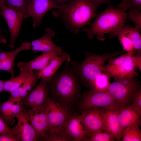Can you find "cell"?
<instances>
[{"mask_svg": "<svg viewBox=\"0 0 141 141\" xmlns=\"http://www.w3.org/2000/svg\"><path fill=\"white\" fill-rule=\"evenodd\" d=\"M128 104L141 116V88L134 94Z\"/></svg>", "mask_w": 141, "mask_h": 141, "instance_id": "d6a6232c", "label": "cell"}, {"mask_svg": "<svg viewBox=\"0 0 141 141\" xmlns=\"http://www.w3.org/2000/svg\"><path fill=\"white\" fill-rule=\"evenodd\" d=\"M10 128L5 124L0 116V133L9 131Z\"/></svg>", "mask_w": 141, "mask_h": 141, "instance_id": "f35d334b", "label": "cell"}, {"mask_svg": "<svg viewBox=\"0 0 141 141\" xmlns=\"http://www.w3.org/2000/svg\"><path fill=\"white\" fill-rule=\"evenodd\" d=\"M115 109L113 98L108 91L102 92L94 87L89 89L82 94L76 110L80 113L89 109Z\"/></svg>", "mask_w": 141, "mask_h": 141, "instance_id": "52a82bcc", "label": "cell"}, {"mask_svg": "<svg viewBox=\"0 0 141 141\" xmlns=\"http://www.w3.org/2000/svg\"><path fill=\"white\" fill-rule=\"evenodd\" d=\"M96 10L89 0H71L53 11L52 14L55 17L61 18L66 29L77 34L81 28L95 18Z\"/></svg>", "mask_w": 141, "mask_h": 141, "instance_id": "7a4b0ae2", "label": "cell"}, {"mask_svg": "<svg viewBox=\"0 0 141 141\" xmlns=\"http://www.w3.org/2000/svg\"><path fill=\"white\" fill-rule=\"evenodd\" d=\"M30 2L28 0H4L8 7L21 14L24 19L29 17L28 9Z\"/></svg>", "mask_w": 141, "mask_h": 141, "instance_id": "cb8c5ba5", "label": "cell"}, {"mask_svg": "<svg viewBox=\"0 0 141 141\" xmlns=\"http://www.w3.org/2000/svg\"><path fill=\"white\" fill-rule=\"evenodd\" d=\"M63 52L54 51L42 53V54L27 62H20L17 64L20 71L26 70L30 72L34 70L38 71L45 67L54 58L60 56Z\"/></svg>", "mask_w": 141, "mask_h": 141, "instance_id": "9a60e30c", "label": "cell"}, {"mask_svg": "<svg viewBox=\"0 0 141 141\" xmlns=\"http://www.w3.org/2000/svg\"><path fill=\"white\" fill-rule=\"evenodd\" d=\"M64 128L72 141H86L88 134L82 124L80 114L73 113Z\"/></svg>", "mask_w": 141, "mask_h": 141, "instance_id": "2e32d148", "label": "cell"}, {"mask_svg": "<svg viewBox=\"0 0 141 141\" xmlns=\"http://www.w3.org/2000/svg\"><path fill=\"white\" fill-rule=\"evenodd\" d=\"M103 109H91L81 112V122L88 134L99 130H106L103 120Z\"/></svg>", "mask_w": 141, "mask_h": 141, "instance_id": "4fadbf2b", "label": "cell"}, {"mask_svg": "<svg viewBox=\"0 0 141 141\" xmlns=\"http://www.w3.org/2000/svg\"><path fill=\"white\" fill-rule=\"evenodd\" d=\"M109 34L110 38L115 36H118L122 45L123 50L127 52L135 51L132 43L130 38L120 30Z\"/></svg>", "mask_w": 141, "mask_h": 141, "instance_id": "4316f807", "label": "cell"}, {"mask_svg": "<svg viewBox=\"0 0 141 141\" xmlns=\"http://www.w3.org/2000/svg\"><path fill=\"white\" fill-rule=\"evenodd\" d=\"M13 103L9 99L4 102L0 101V116L5 124L10 127H11L15 122L11 109Z\"/></svg>", "mask_w": 141, "mask_h": 141, "instance_id": "7402d4cb", "label": "cell"}, {"mask_svg": "<svg viewBox=\"0 0 141 141\" xmlns=\"http://www.w3.org/2000/svg\"><path fill=\"white\" fill-rule=\"evenodd\" d=\"M110 78L107 74L102 72L96 78L93 87L101 91H107L110 83Z\"/></svg>", "mask_w": 141, "mask_h": 141, "instance_id": "f1b7e54d", "label": "cell"}, {"mask_svg": "<svg viewBox=\"0 0 141 141\" xmlns=\"http://www.w3.org/2000/svg\"><path fill=\"white\" fill-rule=\"evenodd\" d=\"M122 50L112 52H105L100 55L88 51L84 52L85 57L80 62L74 60L70 66L73 72L79 77L81 83L85 87H93L96 77L102 72L101 68L106 61L110 58L121 54Z\"/></svg>", "mask_w": 141, "mask_h": 141, "instance_id": "277c9868", "label": "cell"}, {"mask_svg": "<svg viewBox=\"0 0 141 141\" xmlns=\"http://www.w3.org/2000/svg\"><path fill=\"white\" fill-rule=\"evenodd\" d=\"M94 21L83 31L86 33L88 38L92 39L94 36L101 41L105 40V34H109L121 29L125 25L127 13L123 9L109 6L96 15Z\"/></svg>", "mask_w": 141, "mask_h": 141, "instance_id": "3957f363", "label": "cell"}, {"mask_svg": "<svg viewBox=\"0 0 141 141\" xmlns=\"http://www.w3.org/2000/svg\"><path fill=\"white\" fill-rule=\"evenodd\" d=\"M69 62H65L63 69L55 73L47 83L48 95L55 101L74 113L82 97L81 82Z\"/></svg>", "mask_w": 141, "mask_h": 141, "instance_id": "6da1fadb", "label": "cell"}, {"mask_svg": "<svg viewBox=\"0 0 141 141\" xmlns=\"http://www.w3.org/2000/svg\"><path fill=\"white\" fill-rule=\"evenodd\" d=\"M2 32L0 31V44L2 43L5 44L7 42V40L2 35Z\"/></svg>", "mask_w": 141, "mask_h": 141, "instance_id": "60d3db41", "label": "cell"}, {"mask_svg": "<svg viewBox=\"0 0 141 141\" xmlns=\"http://www.w3.org/2000/svg\"><path fill=\"white\" fill-rule=\"evenodd\" d=\"M122 141H141V132L139 126L133 125L123 130L122 134Z\"/></svg>", "mask_w": 141, "mask_h": 141, "instance_id": "484cf974", "label": "cell"}, {"mask_svg": "<svg viewBox=\"0 0 141 141\" xmlns=\"http://www.w3.org/2000/svg\"><path fill=\"white\" fill-rule=\"evenodd\" d=\"M134 62L137 69L141 71V50L135 52L133 56Z\"/></svg>", "mask_w": 141, "mask_h": 141, "instance_id": "8d00e7d4", "label": "cell"}, {"mask_svg": "<svg viewBox=\"0 0 141 141\" xmlns=\"http://www.w3.org/2000/svg\"><path fill=\"white\" fill-rule=\"evenodd\" d=\"M72 141V139L66 133L64 127L49 133L45 141Z\"/></svg>", "mask_w": 141, "mask_h": 141, "instance_id": "f546056e", "label": "cell"}, {"mask_svg": "<svg viewBox=\"0 0 141 141\" xmlns=\"http://www.w3.org/2000/svg\"><path fill=\"white\" fill-rule=\"evenodd\" d=\"M55 34V31L50 28H46L45 33L40 38L30 42L31 50L34 52L42 53L57 51L63 52L62 47L56 46L53 42L52 38Z\"/></svg>", "mask_w": 141, "mask_h": 141, "instance_id": "e0dca14e", "label": "cell"}, {"mask_svg": "<svg viewBox=\"0 0 141 141\" xmlns=\"http://www.w3.org/2000/svg\"><path fill=\"white\" fill-rule=\"evenodd\" d=\"M60 6L52 0H32L28 7V13L29 17L33 19V26H39L48 11L52 9H58Z\"/></svg>", "mask_w": 141, "mask_h": 141, "instance_id": "8fae6325", "label": "cell"}, {"mask_svg": "<svg viewBox=\"0 0 141 141\" xmlns=\"http://www.w3.org/2000/svg\"><path fill=\"white\" fill-rule=\"evenodd\" d=\"M120 30L130 38L135 51L141 50L140 30L128 25H125Z\"/></svg>", "mask_w": 141, "mask_h": 141, "instance_id": "603a6c76", "label": "cell"}, {"mask_svg": "<svg viewBox=\"0 0 141 141\" xmlns=\"http://www.w3.org/2000/svg\"><path fill=\"white\" fill-rule=\"evenodd\" d=\"M25 113L34 131L37 141H45L49 130L45 104L39 109H25Z\"/></svg>", "mask_w": 141, "mask_h": 141, "instance_id": "9c48e42d", "label": "cell"}, {"mask_svg": "<svg viewBox=\"0 0 141 141\" xmlns=\"http://www.w3.org/2000/svg\"><path fill=\"white\" fill-rule=\"evenodd\" d=\"M45 105L49 125L48 134L63 128L73 113L67 108L55 101L49 96Z\"/></svg>", "mask_w": 141, "mask_h": 141, "instance_id": "ba28073f", "label": "cell"}, {"mask_svg": "<svg viewBox=\"0 0 141 141\" xmlns=\"http://www.w3.org/2000/svg\"><path fill=\"white\" fill-rule=\"evenodd\" d=\"M70 60L69 55L63 51L60 56L54 58L45 67L38 72L39 79H41L48 83L61 64L64 62H70Z\"/></svg>", "mask_w": 141, "mask_h": 141, "instance_id": "ffe728a7", "label": "cell"}, {"mask_svg": "<svg viewBox=\"0 0 141 141\" xmlns=\"http://www.w3.org/2000/svg\"><path fill=\"white\" fill-rule=\"evenodd\" d=\"M1 14V11L0 10V14Z\"/></svg>", "mask_w": 141, "mask_h": 141, "instance_id": "ee69618b", "label": "cell"}, {"mask_svg": "<svg viewBox=\"0 0 141 141\" xmlns=\"http://www.w3.org/2000/svg\"><path fill=\"white\" fill-rule=\"evenodd\" d=\"M117 7L125 11L131 8H136L141 10V0H122Z\"/></svg>", "mask_w": 141, "mask_h": 141, "instance_id": "836d02e7", "label": "cell"}, {"mask_svg": "<svg viewBox=\"0 0 141 141\" xmlns=\"http://www.w3.org/2000/svg\"><path fill=\"white\" fill-rule=\"evenodd\" d=\"M102 116L106 130L113 135L115 140L121 141L122 130L118 118L116 109H103Z\"/></svg>", "mask_w": 141, "mask_h": 141, "instance_id": "ac0fdd59", "label": "cell"}, {"mask_svg": "<svg viewBox=\"0 0 141 141\" xmlns=\"http://www.w3.org/2000/svg\"><path fill=\"white\" fill-rule=\"evenodd\" d=\"M29 1H31L32 0H28Z\"/></svg>", "mask_w": 141, "mask_h": 141, "instance_id": "f6af8a7d", "label": "cell"}, {"mask_svg": "<svg viewBox=\"0 0 141 141\" xmlns=\"http://www.w3.org/2000/svg\"><path fill=\"white\" fill-rule=\"evenodd\" d=\"M113 134L107 130H99L89 134L86 141H114Z\"/></svg>", "mask_w": 141, "mask_h": 141, "instance_id": "83f0119b", "label": "cell"}, {"mask_svg": "<svg viewBox=\"0 0 141 141\" xmlns=\"http://www.w3.org/2000/svg\"><path fill=\"white\" fill-rule=\"evenodd\" d=\"M38 71L34 70L30 72L25 81L21 85L20 98L22 100L31 91L36 85L38 77Z\"/></svg>", "mask_w": 141, "mask_h": 141, "instance_id": "d4e9b609", "label": "cell"}, {"mask_svg": "<svg viewBox=\"0 0 141 141\" xmlns=\"http://www.w3.org/2000/svg\"><path fill=\"white\" fill-rule=\"evenodd\" d=\"M4 81L0 79V93L3 91Z\"/></svg>", "mask_w": 141, "mask_h": 141, "instance_id": "b9f144b4", "label": "cell"}, {"mask_svg": "<svg viewBox=\"0 0 141 141\" xmlns=\"http://www.w3.org/2000/svg\"><path fill=\"white\" fill-rule=\"evenodd\" d=\"M116 111L118 118L122 130L133 125H140L141 116L130 104L116 109Z\"/></svg>", "mask_w": 141, "mask_h": 141, "instance_id": "d6986e66", "label": "cell"}, {"mask_svg": "<svg viewBox=\"0 0 141 141\" xmlns=\"http://www.w3.org/2000/svg\"><path fill=\"white\" fill-rule=\"evenodd\" d=\"M15 58H7L0 61V70H3L9 72L11 77H14V63Z\"/></svg>", "mask_w": 141, "mask_h": 141, "instance_id": "1f68e13d", "label": "cell"}, {"mask_svg": "<svg viewBox=\"0 0 141 141\" xmlns=\"http://www.w3.org/2000/svg\"><path fill=\"white\" fill-rule=\"evenodd\" d=\"M20 72L18 76L11 77L9 80H4L3 91L10 93L24 84L30 72L24 70L20 71Z\"/></svg>", "mask_w": 141, "mask_h": 141, "instance_id": "44dd1931", "label": "cell"}, {"mask_svg": "<svg viewBox=\"0 0 141 141\" xmlns=\"http://www.w3.org/2000/svg\"><path fill=\"white\" fill-rule=\"evenodd\" d=\"M55 3L60 6H62L71 0H52Z\"/></svg>", "mask_w": 141, "mask_h": 141, "instance_id": "ab89813d", "label": "cell"}, {"mask_svg": "<svg viewBox=\"0 0 141 141\" xmlns=\"http://www.w3.org/2000/svg\"><path fill=\"white\" fill-rule=\"evenodd\" d=\"M107 90L114 100L116 109L128 104L133 95L141 88L138 78H124L114 79Z\"/></svg>", "mask_w": 141, "mask_h": 141, "instance_id": "8992f818", "label": "cell"}, {"mask_svg": "<svg viewBox=\"0 0 141 141\" xmlns=\"http://www.w3.org/2000/svg\"><path fill=\"white\" fill-rule=\"evenodd\" d=\"M48 83L41 79L38 84L22 101L23 105L29 109L39 108L44 104L48 96Z\"/></svg>", "mask_w": 141, "mask_h": 141, "instance_id": "7c38bea8", "label": "cell"}, {"mask_svg": "<svg viewBox=\"0 0 141 141\" xmlns=\"http://www.w3.org/2000/svg\"><path fill=\"white\" fill-rule=\"evenodd\" d=\"M4 3V0H0V9L2 5Z\"/></svg>", "mask_w": 141, "mask_h": 141, "instance_id": "7bdbcfd3", "label": "cell"}, {"mask_svg": "<svg viewBox=\"0 0 141 141\" xmlns=\"http://www.w3.org/2000/svg\"><path fill=\"white\" fill-rule=\"evenodd\" d=\"M15 118L17 123L11 128L20 141H37L34 131L26 115L25 109Z\"/></svg>", "mask_w": 141, "mask_h": 141, "instance_id": "5bb4252c", "label": "cell"}, {"mask_svg": "<svg viewBox=\"0 0 141 141\" xmlns=\"http://www.w3.org/2000/svg\"><path fill=\"white\" fill-rule=\"evenodd\" d=\"M135 51L127 52L119 57L110 58L108 63L102 67V72L114 79L137 76L138 74L133 58Z\"/></svg>", "mask_w": 141, "mask_h": 141, "instance_id": "5b68a950", "label": "cell"}, {"mask_svg": "<svg viewBox=\"0 0 141 141\" xmlns=\"http://www.w3.org/2000/svg\"><path fill=\"white\" fill-rule=\"evenodd\" d=\"M21 90V86L10 93V95L9 99L13 103L21 101L20 98Z\"/></svg>", "mask_w": 141, "mask_h": 141, "instance_id": "d590c367", "label": "cell"}, {"mask_svg": "<svg viewBox=\"0 0 141 141\" xmlns=\"http://www.w3.org/2000/svg\"><path fill=\"white\" fill-rule=\"evenodd\" d=\"M0 9L1 14L6 21L10 33V38L8 46L13 49L24 18L21 14L9 8L4 3L2 5Z\"/></svg>", "mask_w": 141, "mask_h": 141, "instance_id": "30bf717a", "label": "cell"}, {"mask_svg": "<svg viewBox=\"0 0 141 141\" xmlns=\"http://www.w3.org/2000/svg\"><path fill=\"white\" fill-rule=\"evenodd\" d=\"M0 141H20L18 137L11 131L0 133Z\"/></svg>", "mask_w": 141, "mask_h": 141, "instance_id": "e575fe53", "label": "cell"}, {"mask_svg": "<svg viewBox=\"0 0 141 141\" xmlns=\"http://www.w3.org/2000/svg\"><path fill=\"white\" fill-rule=\"evenodd\" d=\"M93 5L96 10L102 4L104 3H109L111 0H89Z\"/></svg>", "mask_w": 141, "mask_h": 141, "instance_id": "74e56055", "label": "cell"}, {"mask_svg": "<svg viewBox=\"0 0 141 141\" xmlns=\"http://www.w3.org/2000/svg\"><path fill=\"white\" fill-rule=\"evenodd\" d=\"M130 9L129 12L127 14V18L134 24L135 26L134 27L141 30L140 9L135 8H131Z\"/></svg>", "mask_w": 141, "mask_h": 141, "instance_id": "4dcf8cb0", "label": "cell"}]
</instances>
